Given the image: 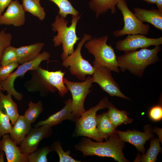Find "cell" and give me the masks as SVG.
Instances as JSON below:
<instances>
[{
	"label": "cell",
	"mask_w": 162,
	"mask_h": 162,
	"mask_svg": "<svg viewBox=\"0 0 162 162\" xmlns=\"http://www.w3.org/2000/svg\"><path fill=\"white\" fill-rule=\"evenodd\" d=\"M0 90H1L2 91V87L0 83Z\"/></svg>",
	"instance_id": "39"
},
{
	"label": "cell",
	"mask_w": 162,
	"mask_h": 162,
	"mask_svg": "<svg viewBox=\"0 0 162 162\" xmlns=\"http://www.w3.org/2000/svg\"><path fill=\"white\" fill-rule=\"evenodd\" d=\"M0 151L4 152L8 162H28L29 154L21 152L9 134L0 139Z\"/></svg>",
	"instance_id": "15"
},
{
	"label": "cell",
	"mask_w": 162,
	"mask_h": 162,
	"mask_svg": "<svg viewBox=\"0 0 162 162\" xmlns=\"http://www.w3.org/2000/svg\"><path fill=\"white\" fill-rule=\"evenodd\" d=\"M92 35L84 33L82 38L77 44L74 52L63 60L62 65L66 68H69V71L80 80L84 81L87 75H92L94 68L82 56L81 51L82 46L88 40L92 38Z\"/></svg>",
	"instance_id": "6"
},
{
	"label": "cell",
	"mask_w": 162,
	"mask_h": 162,
	"mask_svg": "<svg viewBox=\"0 0 162 162\" xmlns=\"http://www.w3.org/2000/svg\"><path fill=\"white\" fill-rule=\"evenodd\" d=\"M116 6L122 15L124 26L122 29H117L113 32L115 37L135 34H148L150 25L144 24L129 10L126 0H118Z\"/></svg>",
	"instance_id": "7"
},
{
	"label": "cell",
	"mask_w": 162,
	"mask_h": 162,
	"mask_svg": "<svg viewBox=\"0 0 162 162\" xmlns=\"http://www.w3.org/2000/svg\"><path fill=\"white\" fill-rule=\"evenodd\" d=\"M64 82L72 95V114L76 121L85 111L84 101L93 86L91 77L89 76L81 82H73L64 78Z\"/></svg>",
	"instance_id": "8"
},
{
	"label": "cell",
	"mask_w": 162,
	"mask_h": 162,
	"mask_svg": "<svg viewBox=\"0 0 162 162\" xmlns=\"http://www.w3.org/2000/svg\"><path fill=\"white\" fill-rule=\"evenodd\" d=\"M109 103L108 98L105 97L95 106L85 110L75 121V136H86L98 142H103L104 139L99 134L97 128L96 113L100 110L107 108Z\"/></svg>",
	"instance_id": "5"
},
{
	"label": "cell",
	"mask_w": 162,
	"mask_h": 162,
	"mask_svg": "<svg viewBox=\"0 0 162 162\" xmlns=\"http://www.w3.org/2000/svg\"><path fill=\"white\" fill-rule=\"evenodd\" d=\"M134 14L142 22L149 23L162 31V12L158 9L146 10L138 7L134 8Z\"/></svg>",
	"instance_id": "17"
},
{
	"label": "cell",
	"mask_w": 162,
	"mask_h": 162,
	"mask_svg": "<svg viewBox=\"0 0 162 162\" xmlns=\"http://www.w3.org/2000/svg\"><path fill=\"white\" fill-rule=\"evenodd\" d=\"M51 148L58 154L60 162H80V161L77 160L72 158L70 155V151H64L61 146L59 142H55L52 144Z\"/></svg>",
	"instance_id": "31"
},
{
	"label": "cell",
	"mask_w": 162,
	"mask_h": 162,
	"mask_svg": "<svg viewBox=\"0 0 162 162\" xmlns=\"http://www.w3.org/2000/svg\"><path fill=\"white\" fill-rule=\"evenodd\" d=\"M12 38V34L6 32L4 29L0 31V66L2 53L6 47L11 46Z\"/></svg>",
	"instance_id": "32"
},
{
	"label": "cell",
	"mask_w": 162,
	"mask_h": 162,
	"mask_svg": "<svg viewBox=\"0 0 162 162\" xmlns=\"http://www.w3.org/2000/svg\"><path fill=\"white\" fill-rule=\"evenodd\" d=\"M26 21L25 12L22 4L17 0L13 1L4 13L0 16V25H12L20 27Z\"/></svg>",
	"instance_id": "14"
},
{
	"label": "cell",
	"mask_w": 162,
	"mask_h": 162,
	"mask_svg": "<svg viewBox=\"0 0 162 162\" xmlns=\"http://www.w3.org/2000/svg\"><path fill=\"white\" fill-rule=\"evenodd\" d=\"M50 57L49 52L44 51L33 60L18 66L15 71L10 74L5 80L0 83L2 91H6L7 93L11 94L17 100H21L23 96L22 94L17 92L14 88L15 80L18 77L23 76L28 71L36 69L42 61L49 60Z\"/></svg>",
	"instance_id": "9"
},
{
	"label": "cell",
	"mask_w": 162,
	"mask_h": 162,
	"mask_svg": "<svg viewBox=\"0 0 162 162\" xmlns=\"http://www.w3.org/2000/svg\"><path fill=\"white\" fill-rule=\"evenodd\" d=\"M53 151L51 147L48 146H45L37 148L29 154L28 162H47V155Z\"/></svg>",
	"instance_id": "28"
},
{
	"label": "cell",
	"mask_w": 162,
	"mask_h": 162,
	"mask_svg": "<svg viewBox=\"0 0 162 162\" xmlns=\"http://www.w3.org/2000/svg\"><path fill=\"white\" fill-rule=\"evenodd\" d=\"M12 95L7 93L4 94L0 90V102L9 116L12 125H13L20 116L17 104L12 98Z\"/></svg>",
	"instance_id": "21"
},
{
	"label": "cell",
	"mask_w": 162,
	"mask_h": 162,
	"mask_svg": "<svg viewBox=\"0 0 162 162\" xmlns=\"http://www.w3.org/2000/svg\"><path fill=\"white\" fill-rule=\"evenodd\" d=\"M118 0H90L89 6L95 13L96 18L100 15L110 10L111 13L116 12V6Z\"/></svg>",
	"instance_id": "20"
},
{
	"label": "cell",
	"mask_w": 162,
	"mask_h": 162,
	"mask_svg": "<svg viewBox=\"0 0 162 162\" xmlns=\"http://www.w3.org/2000/svg\"><path fill=\"white\" fill-rule=\"evenodd\" d=\"M54 3L58 7V15L66 18L68 14L77 16L79 12L74 8L68 0H49Z\"/></svg>",
	"instance_id": "27"
},
{
	"label": "cell",
	"mask_w": 162,
	"mask_h": 162,
	"mask_svg": "<svg viewBox=\"0 0 162 162\" xmlns=\"http://www.w3.org/2000/svg\"><path fill=\"white\" fill-rule=\"evenodd\" d=\"M40 0H22V5L26 12H27L41 20L45 18L46 13L44 8L41 6Z\"/></svg>",
	"instance_id": "25"
},
{
	"label": "cell",
	"mask_w": 162,
	"mask_h": 162,
	"mask_svg": "<svg viewBox=\"0 0 162 162\" xmlns=\"http://www.w3.org/2000/svg\"><path fill=\"white\" fill-rule=\"evenodd\" d=\"M13 0H0V16Z\"/></svg>",
	"instance_id": "35"
},
{
	"label": "cell",
	"mask_w": 162,
	"mask_h": 162,
	"mask_svg": "<svg viewBox=\"0 0 162 162\" xmlns=\"http://www.w3.org/2000/svg\"><path fill=\"white\" fill-rule=\"evenodd\" d=\"M16 48L10 46L4 51L1 59V65H5L14 63H18Z\"/></svg>",
	"instance_id": "30"
},
{
	"label": "cell",
	"mask_w": 162,
	"mask_h": 162,
	"mask_svg": "<svg viewBox=\"0 0 162 162\" xmlns=\"http://www.w3.org/2000/svg\"><path fill=\"white\" fill-rule=\"evenodd\" d=\"M149 117L152 120L158 121L162 118V107L160 105L153 106L150 109L149 112Z\"/></svg>",
	"instance_id": "34"
},
{
	"label": "cell",
	"mask_w": 162,
	"mask_h": 162,
	"mask_svg": "<svg viewBox=\"0 0 162 162\" xmlns=\"http://www.w3.org/2000/svg\"><path fill=\"white\" fill-rule=\"evenodd\" d=\"M155 4L157 7V9L162 12V0H156Z\"/></svg>",
	"instance_id": "36"
},
{
	"label": "cell",
	"mask_w": 162,
	"mask_h": 162,
	"mask_svg": "<svg viewBox=\"0 0 162 162\" xmlns=\"http://www.w3.org/2000/svg\"><path fill=\"white\" fill-rule=\"evenodd\" d=\"M64 104V106L62 110L51 115L46 119L38 122L34 125V127L45 124L52 127L67 120L75 122V119L72 114V99L70 98L65 100Z\"/></svg>",
	"instance_id": "16"
},
{
	"label": "cell",
	"mask_w": 162,
	"mask_h": 162,
	"mask_svg": "<svg viewBox=\"0 0 162 162\" xmlns=\"http://www.w3.org/2000/svg\"><path fill=\"white\" fill-rule=\"evenodd\" d=\"M145 1L147 3L151 4H154L156 3V0H142Z\"/></svg>",
	"instance_id": "38"
},
{
	"label": "cell",
	"mask_w": 162,
	"mask_h": 162,
	"mask_svg": "<svg viewBox=\"0 0 162 162\" xmlns=\"http://www.w3.org/2000/svg\"><path fill=\"white\" fill-rule=\"evenodd\" d=\"M10 119L0 102V138L5 134H10L12 126Z\"/></svg>",
	"instance_id": "29"
},
{
	"label": "cell",
	"mask_w": 162,
	"mask_h": 162,
	"mask_svg": "<svg viewBox=\"0 0 162 162\" xmlns=\"http://www.w3.org/2000/svg\"><path fill=\"white\" fill-rule=\"evenodd\" d=\"M32 128L31 124L24 115H20L12 126L9 134L10 137L17 145H19Z\"/></svg>",
	"instance_id": "18"
},
{
	"label": "cell",
	"mask_w": 162,
	"mask_h": 162,
	"mask_svg": "<svg viewBox=\"0 0 162 162\" xmlns=\"http://www.w3.org/2000/svg\"><path fill=\"white\" fill-rule=\"evenodd\" d=\"M107 108L108 118L116 128L122 124H126L132 122L133 120L128 117V113L126 111L118 110L110 102Z\"/></svg>",
	"instance_id": "22"
},
{
	"label": "cell",
	"mask_w": 162,
	"mask_h": 162,
	"mask_svg": "<svg viewBox=\"0 0 162 162\" xmlns=\"http://www.w3.org/2000/svg\"><path fill=\"white\" fill-rule=\"evenodd\" d=\"M4 153L3 152L0 151V162H4Z\"/></svg>",
	"instance_id": "37"
},
{
	"label": "cell",
	"mask_w": 162,
	"mask_h": 162,
	"mask_svg": "<svg viewBox=\"0 0 162 162\" xmlns=\"http://www.w3.org/2000/svg\"><path fill=\"white\" fill-rule=\"evenodd\" d=\"M44 45V43L38 42L16 48L18 63L22 64L34 59L40 53Z\"/></svg>",
	"instance_id": "19"
},
{
	"label": "cell",
	"mask_w": 162,
	"mask_h": 162,
	"mask_svg": "<svg viewBox=\"0 0 162 162\" xmlns=\"http://www.w3.org/2000/svg\"><path fill=\"white\" fill-rule=\"evenodd\" d=\"M124 142L115 133L110 136L104 142H94L89 138L84 137L75 146V148L81 152L84 156L96 155L111 157L119 162H129L123 153Z\"/></svg>",
	"instance_id": "1"
},
{
	"label": "cell",
	"mask_w": 162,
	"mask_h": 162,
	"mask_svg": "<svg viewBox=\"0 0 162 162\" xmlns=\"http://www.w3.org/2000/svg\"><path fill=\"white\" fill-rule=\"evenodd\" d=\"M52 127L45 124L32 128L19 145V147L21 152L29 154L36 150L43 139L51 135Z\"/></svg>",
	"instance_id": "12"
},
{
	"label": "cell",
	"mask_w": 162,
	"mask_h": 162,
	"mask_svg": "<svg viewBox=\"0 0 162 162\" xmlns=\"http://www.w3.org/2000/svg\"><path fill=\"white\" fill-rule=\"evenodd\" d=\"M144 132L135 130H129L126 131L116 130V133L122 140L134 145L143 154L145 152L144 146L146 142L154 136L152 127L150 124L146 125L144 127Z\"/></svg>",
	"instance_id": "13"
},
{
	"label": "cell",
	"mask_w": 162,
	"mask_h": 162,
	"mask_svg": "<svg viewBox=\"0 0 162 162\" xmlns=\"http://www.w3.org/2000/svg\"><path fill=\"white\" fill-rule=\"evenodd\" d=\"M161 50L160 45L152 49L142 48L138 51L125 53L116 56L119 68L122 71L128 70L133 74L141 77L146 68L160 60L158 54Z\"/></svg>",
	"instance_id": "2"
},
{
	"label": "cell",
	"mask_w": 162,
	"mask_h": 162,
	"mask_svg": "<svg viewBox=\"0 0 162 162\" xmlns=\"http://www.w3.org/2000/svg\"><path fill=\"white\" fill-rule=\"evenodd\" d=\"M94 67V71L91 77L92 83H98L101 89L110 96H115L131 100L121 91L119 85L112 77L110 69L103 66Z\"/></svg>",
	"instance_id": "10"
},
{
	"label": "cell",
	"mask_w": 162,
	"mask_h": 162,
	"mask_svg": "<svg viewBox=\"0 0 162 162\" xmlns=\"http://www.w3.org/2000/svg\"><path fill=\"white\" fill-rule=\"evenodd\" d=\"M162 44V37L148 38L140 34L128 35L125 39L117 41L116 49L125 53L136 50L139 48H147L151 46H158Z\"/></svg>",
	"instance_id": "11"
},
{
	"label": "cell",
	"mask_w": 162,
	"mask_h": 162,
	"mask_svg": "<svg viewBox=\"0 0 162 162\" xmlns=\"http://www.w3.org/2000/svg\"><path fill=\"white\" fill-rule=\"evenodd\" d=\"M96 117L98 133L102 138L107 140L110 136L116 133V128L109 120L107 112L97 115Z\"/></svg>",
	"instance_id": "23"
},
{
	"label": "cell",
	"mask_w": 162,
	"mask_h": 162,
	"mask_svg": "<svg viewBox=\"0 0 162 162\" xmlns=\"http://www.w3.org/2000/svg\"><path fill=\"white\" fill-rule=\"evenodd\" d=\"M19 66L18 63H14L0 66V83L5 80L13 71Z\"/></svg>",
	"instance_id": "33"
},
{
	"label": "cell",
	"mask_w": 162,
	"mask_h": 162,
	"mask_svg": "<svg viewBox=\"0 0 162 162\" xmlns=\"http://www.w3.org/2000/svg\"><path fill=\"white\" fill-rule=\"evenodd\" d=\"M108 38L107 35L92 38L87 41L84 46L94 57V67L103 66L119 73V68L114 50L111 45L106 43Z\"/></svg>",
	"instance_id": "4"
},
{
	"label": "cell",
	"mask_w": 162,
	"mask_h": 162,
	"mask_svg": "<svg viewBox=\"0 0 162 162\" xmlns=\"http://www.w3.org/2000/svg\"><path fill=\"white\" fill-rule=\"evenodd\" d=\"M72 16L71 24L69 26H67L68 20L58 15L56 16L55 20L51 24L52 30L57 32L52 39L54 46L58 47L62 45L63 52L61 57L62 60L74 52L75 44L80 39L76 35V29L82 15Z\"/></svg>",
	"instance_id": "3"
},
{
	"label": "cell",
	"mask_w": 162,
	"mask_h": 162,
	"mask_svg": "<svg viewBox=\"0 0 162 162\" xmlns=\"http://www.w3.org/2000/svg\"><path fill=\"white\" fill-rule=\"evenodd\" d=\"M160 140L158 138H153L150 140V145L146 154L142 155L138 154L134 162H154L157 157L161 150L160 144Z\"/></svg>",
	"instance_id": "24"
},
{
	"label": "cell",
	"mask_w": 162,
	"mask_h": 162,
	"mask_svg": "<svg viewBox=\"0 0 162 162\" xmlns=\"http://www.w3.org/2000/svg\"><path fill=\"white\" fill-rule=\"evenodd\" d=\"M28 108L25 112L24 116L31 123H34L43 110L42 103L39 100L36 103L31 101L28 104Z\"/></svg>",
	"instance_id": "26"
}]
</instances>
